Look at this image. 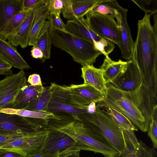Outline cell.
Instances as JSON below:
<instances>
[{"mask_svg":"<svg viewBox=\"0 0 157 157\" xmlns=\"http://www.w3.org/2000/svg\"><path fill=\"white\" fill-rule=\"evenodd\" d=\"M124 71L111 83L117 89L129 92L138 89L142 83L141 75L136 63L132 59L128 60Z\"/></svg>","mask_w":157,"mask_h":157,"instance_id":"cell-15","label":"cell"},{"mask_svg":"<svg viewBox=\"0 0 157 157\" xmlns=\"http://www.w3.org/2000/svg\"><path fill=\"white\" fill-rule=\"evenodd\" d=\"M44 3L46 6L50 14L60 17L64 6V0H44Z\"/></svg>","mask_w":157,"mask_h":157,"instance_id":"cell-30","label":"cell"},{"mask_svg":"<svg viewBox=\"0 0 157 157\" xmlns=\"http://www.w3.org/2000/svg\"><path fill=\"white\" fill-rule=\"evenodd\" d=\"M43 85L32 86L28 83L20 90L14 101V109H25L43 91Z\"/></svg>","mask_w":157,"mask_h":157,"instance_id":"cell-20","label":"cell"},{"mask_svg":"<svg viewBox=\"0 0 157 157\" xmlns=\"http://www.w3.org/2000/svg\"><path fill=\"white\" fill-rule=\"evenodd\" d=\"M49 12L46 5L44 4L37 9L34 17L30 32L28 45L34 46L36 43L40 33L46 19H48Z\"/></svg>","mask_w":157,"mask_h":157,"instance_id":"cell-23","label":"cell"},{"mask_svg":"<svg viewBox=\"0 0 157 157\" xmlns=\"http://www.w3.org/2000/svg\"><path fill=\"white\" fill-rule=\"evenodd\" d=\"M86 16L87 23L94 32L119 47L121 41V28L114 18L109 14L91 11Z\"/></svg>","mask_w":157,"mask_h":157,"instance_id":"cell-8","label":"cell"},{"mask_svg":"<svg viewBox=\"0 0 157 157\" xmlns=\"http://www.w3.org/2000/svg\"><path fill=\"white\" fill-rule=\"evenodd\" d=\"M96 106L104 109L121 130L131 129L134 131H138L137 128L128 118L117 110L110 107L98 104Z\"/></svg>","mask_w":157,"mask_h":157,"instance_id":"cell-25","label":"cell"},{"mask_svg":"<svg viewBox=\"0 0 157 157\" xmlns=\"http://www.w3.org/2000/svg\"><path fill=\"white\" fill-rule=\"evenodd\" d=\"M154 148H157V105L154 107L151 116L147 131Z\"/></svg>","mask_w":157,"mask_h":157,"instance_id":"cell-29","label":"cell"},{"mask_svg":"<svg viewBox=\"0 0 157 157\" xmlns=\"http://www.w3.org/2000/svg\"><path fill=\"white\" fill-rule=\"evenodd\" d=\"M122 157H123V156H122Z\"/></svg>","mask_w":157,"mask_h":157,"instance_id":"cell-45","label":"cell"},{"mask_svg":"<svg viewBox=\"0 0 157 157\" xmlns=\"http://www.w3.org/2000/svg\"><path fill=\"white\" fill-rule=\"evenodd\" d=\"M52 93V87L51 85L44 87V90L39 96L25 109L47 113L48 106Z\"/></svg>","mask_w":157,"mask_h":157,"instance_id":"cell-26","label":"cell"},{"mask_svg":"<svg viewBox=\"0 0 157 157\" xmlns=\"http://www.w3.org/2000/svg\"><path fill=\"white\" fill-rule=\"evenodd\" d=\"M59 153H58L54 155H43L40 154L28 156L26 157H58Z\"/></svg>","mask_w":157,"mask_h":157,"instance_id":"cell-43","label":"cell"},{"mask_svg":"<svg viewBox=\"0 0 157 157\" xmlns=\"http://www.w3.org/2000/svg\"><path fill=\"white\" fill-rule=\"evenodd\" d=\"M65 25L67 32L89 41L105 58H109V54L115 48L114 44L94 32L90 28L86 18L82 17L67 20Z\"/></svg>","mask_w":157,"mask_h":157,"instance_id":"cell-7","label":"cell"},{"mask_svg":"<svg viewBox=\"0 0 157 157\" xmlns=\"http://www.w3.org/2000/svg\"><path fill=\"white\" fill-rule=\"evenodd\" d=\"M128 61L121 59L118 61L112 60L110 58H105L100 67L106 84L111 83L118 76L123 73L126 70Z\"/></svg>","mask_w":157,"mask_h":157,"instance_id":"cell-21","label":"cell"},{"mask_svg":"<svg viewBox=\"0 0 157 157\" xmlns=\"http://www.w3.org/2000/svg\"><path fill=\"white\" fill-rule=\"evenodd\" d=\"M110 3L115 10V18L121 28V41L119 47L121 51V57L125 60H128L132 58L134 42L127 22L128 10L122 7L116 0H113Z\"/></svg>","mask_w":157,"mask_h":157,"instance_id":"cell-13","label":"cell"},{"mask_svg":"<svg viewBox=\"0 0 157 157\" xmlns=\"http://www.w3.org/2000/svg\"><path fill=\"white\" fill-rule=\"evenodd\" d=\"M72 102L77 105H89L104 101L106 96L93 86L86 84L66 86Z\"/></svg>","mask_w":157,"mask_h":157,"instance_id":"cell-14","label":"cell"},{"mask_svg":"<svg viewBox=\"0 0 157 157\" xmlns=\"http://www.w3.org/2000/svg\"><path fill=\"white\" fill-rule=\"evenodd\" d=\"M0 112L6 113L16 114L28 118L43 120L56 118L55 116L51 114L24 109H0Z\"/></svg>","mask_w":157,"mask_h":157,"instance_id":"cell-28","label":"cell"},{"mask_svg":"<svg viewBox=\"0 0 157 157\" xmlns=\"http://www.w3.org/2000/svg\"><path fill=\"white\" fill-rule=\"evenodd\" d=\"M46 129L59 131L72 137L81 150L99 153L105 157H120L121 153L101 135L84 122L71 117L45 120Z\"/></svg>","mask_w":157,"mask_h":157,"instance_id":"cell-3","label":"cell"},{"mask_svg":"<svg viewBox=\"0 0 157 157\" xmlns=\"http://www.w3.org/2000/svg\"><path fill=\"white\" fill-rule=\"evenodd\" d=\"M48 20L50 27L67 32L66 25L60 17H57L49 13Z\"/></svg>","mask_w":157,"mask_h":157,"instance_id":"cell-35","label":"cell"},{"mask_svg":"<svg viewBox=\"0 0 157 157\" xmlns=\"http://www.w3.org/2000/svg\"><path fill=\"white\" fill-rule=\"evenodd\" d=\"M27 81L32 86L42 85L40 76L38 74H34L30 75Z\"/></svg>","mask_w":157,"mask_h":157,"instance_id":"cell-39","label":"cell"},{"mask_svg":"<svg viewBox=\"0 0 157 157\" xmlns=\"http://www.w3.org/2000/svg\"><path fill=\"white\" fill-rule=\"evenodd\" d=\"M81 77L84 84L89 85L106 96L107 86L100 68L95 67L93 64H86L81 68Z\"/></svg>","mask_w":157,"mask_h":157,"instance_id":"cell-19","label":"cell"},{"mask_svg":"<svg viewBox=\"0 0 157 157\" xmlns=\"http://www.w3.org/2000/svg\"><path fill=\"white\" fill-rule=\"evenodd\" d=\"M136 148V157H153L152 149L141 140Z\"/></svg>","mask_w":157,"mask_h":157,"instance_id":"cell-34","label":"cell"},{"mask_svg":"<svg viewBox=\"0 0 157 157\" xmlns=\"http://www.w3.org/2000/svg\"><path fill=\"white\" fill-rule=\"evenodd\" d=\"M80 151L75 148L59 154L58 157H79Z\"/></svg>","mask_w":157,"mask_h":157,"instance_id":"cell-41","label":"cell"},{"mask_svg":"<svg viewBox=\"0 0 157 157\" xmlns=\"http://www.w3.org/2000/svg\"><path fill=\"white\" fill-rule=\"evenodd\" d=\"M27 83L24 70L0 80V109H14L16 96L21 89Z\"/></svg>","mask_w":157,"mask_h":157,"instance_id":"cell-10","label":"cell"},{"mask_svg":"<svg viewBox=\"0 0 157 157\" xmlns=\"http://www.w3.org/2000/svg\"><path fill=\"white\" fill-rule=\"evenodd\" d=\"M44 128L28 118L0 112V134L27 136Z\"/></svg>","mask_w":157,"mask_h":157,"instance_id":"cell-9","label":"cell"},{"mask_svg":"<svg viewBox=\"0 0 157 157\" xmlns=\"http://www.w3.org/2000/svg\"><path fill=\"white\" fill-rule=\"evenodd\" d=\"M79 157H80V156Z\"/></svg>","mask_w":157,"mask_h":157,"instance_id":"cell-46","label":"cell"},{"mask_svg":"<svg viewBox=\"0 0 157 157\" xmlns=\"http://www.w3.org/2000/svg\"><path fill=\"white\" fill-rule=\"evenodd\" d=\"M113 0H64L62 13L64 17L71 20L84 17L98 5L108 3Z\"/></svg>","mask_w":157,"mask_h":157,"instance_id":"cell-16","label":"cell"},{"mask_svg":"<svg viewBox=\"0 0 157 157\" xmlns=\"http://www.w3.org/2000/svg\"><path fill=\"white\" fill-rule=\"evenodd\" d=\"M105 99L98 104L113 108L125 116L141 131L147 132L157 98L143 83L137 90L126 92L106 84Z\"/></svg>","mask_w":157,"mask_h":157,"instance_id":"cell-1","label":"cell"},{"mask_svg":"<svg viewBox=\"0 0 157 157\" xmlns=\"http://www.w3.org/2000/svg\"><path fill=\"white\" fill-rule=\"evenodd\" d=\"M157 13L153 14L154 24L150 22L151 14L145 13L138 21V31L132 59L137 65L142 83L157 98Z\"/></svg>","mask_w":157,"mask_h":157,"instance_id":"cell-2","label":"cell"},{"mask_svg":"<svg viewBox=\"0 0 157 157\" xmlns=\"http://www.w3.org/2000/svg\"><path fill=\"white\" fill-rule=\"evenodd\" d=\"M52 93L48 106L47 113L56 117H77L80 114L89 112V105L82 106L73 103L66 86L51 83Z\"/></svg>","mask_w":157,"mask_h":157,"instance_id":"cell-6","label":"cell"},{"mask_svg":"<svg viewBox=\"0 0 157 157\" xmlns=\"http://www.w3.org/2000/svg\"><path fill=\"white\" fill-rule=\"evenodd\" d=\"M41 0H22V10L29 12L32 10Z\"/></svg>","mask_w":157,"mask_h":157,"instance_id":"cell-38","label":"cell"},{"mask_svg":"<svg viewBox=\"0 0 157 157\" xmlns=\"http://www.w3.org/2000/svg\"><path fill=\"white\" fill-rule=\"evenodd\" d=\"M0 57L12 67L21 70L31 68L18 52L17 48L8 41L0 37Z\"/></svg>","mask_w":157,"mask_h":157,"instance_id":"cell-18","label":"cell"},{"mask_svg":"<svg viewBox=\"0 0 157 157\" xmlns=\"http://www.w3.org/2000/svg\"><path fill=\"white\" fill-rule=\"evenodd\" d=\"M110 2L99 4L94 7L91 11L103 14H109L114 18L116 15L115 10Z\"/></svg>","mask_w":157,"mask_h":157,"instance_id":"cell-33","label":"cell"},{"mask_svg":"<svg viewBox=\"0 0 157 157\" xmlns=\"http://www.w3.org/2000/svg\"><path fill=\"white\" fill-rule=\"evenodd\" d=\"M76 118L88 124L103 136L121 153L127 147L121 130L105 110L95 105L94 111L82 114Z\"/></svg>","mask_w":157,"mask_h":157,"instance_id":"cell-5","label":"cell"},{"mask_svg":"<svg viewBox=\"0 0 157 157\" xmlns=\"http://www.w3.org/2000/svg\"><path fill=\"white\" fill-rule=\"evenodd\" d=\"M48 131L44 128L22 136L1 148L16 152L25 157L40 154Z\"/></svg>","mask_w":157,"mask_h":157,"instance_id":"cell-11","label":"cell"},{"mask_svg":"<svg viewBox=\"0 0 157 157\" xmlns=\"http://www.w3.org/2000/svg\"><path fill=\"white\" fill-rule=\"evenodd\" d=\"M124 138L127 145L136 149L138 146V141L134 130L131 129H121Z\"/></svg>","mask_w":157,"mask_h":157,"instance_id":"cell-32","label":"cell"},{"mask_svg":"<svg viewBox=\"0 0 157 157\" xmlns=\"http://www.w3.org/2000/svg\"><path fill=\"white\" fill-rule=\"evenodd\" d=\"M44 4V0H41L29 12L17 30L8 37V41L15 47L20 45L21 48H25L28 46L36 12L38 8Z\"/></svg>","mask_w":157,"mask_h":157,"instance_id":"cell-17","label":"cell"},{"mask_svg":"<svg viewBox=\"0 0 157 157\" xmlns=\"http://www.w3.org/2000/svg\"><path fill=\"white\" fill-rule=\"evenodd\" d=\"M12 67L0 57V75H10L13 74Z\"/></svg>","mask_w":157,"mask_h":157,"instance_id":"cell-37","label":"cell"},{"mask_svg":"<svg viewBox=\"0 0 157 157\" xmlns=\"http://www.w3.org/2000/svg\"><path fill=\"white\" fill-rule=\"evenodd\" d=\"M124 157H136V149L130 151Z\"/></svg>","mask_w":157,"mask_h":157,"instance_id":"cell-44","label":"cell"},{"mask_svg":"<svg viewBox=\"0 0 157 157\" xmlns=\"http://www.w3.org/2000/svg\"><path fill=\"white\" fill-rule=\"evenodd\" d=\"M31 55L35 59H42L43 57V54L42 51L35 46H33L31 51Z\"/></svg>","mask_w":157,"mask_h":157,"instance_id":"cell-42","label":"cell"},{"mask_svg":"<svg viewBox=\"0 0 157 157\" xmlns=\"http://www.w3.org/2000/svg\"><path fill=\"white\" fill-rule=\"evenodd\" d=\"M145 13L153 14L157 13V0H131Z\"/></svg>","mask_w":157,"mask_h":157,"instance_id":"cell-31","label":"cell"},{"mask_svg":"<svg viewBox=\"0 0 157 157\" xmlns=\"http://www.w3.org/2000/svg\"><path fill=\"white\" fill-rule=\"evenodd\" d=\"M22 136H23L18 135H11L0 134V148Z\"/></svg>","mask_w":157,"mask_h":157,"instance_id":"cell-36","label":"cell"},{"mask_svg":"<svg viewBox=\"0 0 157 157\" xmlns=\"http://www.w3.org/2000/svg\"><path fill=\"white\" fill-rule=\"evenodd\" d=\"M30 11L21 10L15 15L0 33V37L4 40H7L10 36L19 28Z\"/></svg>","mask_w":157,"mask_h":157,"instance_id":"cell-27","label":"cell"},{"mask_svg":"<svg viewBox=\"0 0 157 157\" xmlns=\"http://www.w3.org/2000/svg\"><path fill=\"white\" fill-rule=\"evenodd\" d=\"M22 0H0V33L16 14L22 10Z\"/></svg>","mask_w":157,"mask_h":157,"instance_id":"cell-22","label":"cell"},{"mask_svg":"<svg viewBox=\"0 0 157 157\" xmlns=\"http://www.w3.org/2000/svg\"><path fill=\"white\" fill-rule=\"evenodd\" d=\"M52 44L70 55L75 62L83 66L93 64L103 54L89 41L67 32L49 28Z\"/></svg>","mask_w":157,"mask_h":157,"instance_id":"cell-4","label":"cell"},{"mask_svg":"<svg viewBox=\"0 0 157 157\" xmlns=\"http://www.w3.org/2000/svg\"><path fill=\"white\" fill-rule=\"evenodd\" d=\"M49 22L46 21L40 33L37 43L34 45L39 48L43 53V57L41 59L42 63L49 59L51 56L52 43L49 31Z\"/></svg>","mask_w":157,"mask_h":157,"instance_id":"cell-24","label":"cell"},{"mask_svg":"<svg viewBox=\"0 0 157 157\" xmlns=\"http://www.w3.org/2000/svg\"><path fill=\"white\" fill-rule=\"evenodd\" d=\"M48 130L40 154L43 155H54L58 153L60 154L77 148L75 141L68 135L59 131Z\"/></svg>","mask_w":157,"mask_h":157,"instance_id":"cell-12","label":"cell"},{"mask_svg":"<svg viewBox=\"0 0 157 157\" xmlns=\"http://www.w3.org/2000/svg\"><path fill=\"white\" fill-rule=\"evenodd\" d=\"M0 157H25L15 151L0 148Z\"/></svg>","mask_w":157,"mask_h":157,"instance_id":"cell-40","label":"cell"}]
</instances>
